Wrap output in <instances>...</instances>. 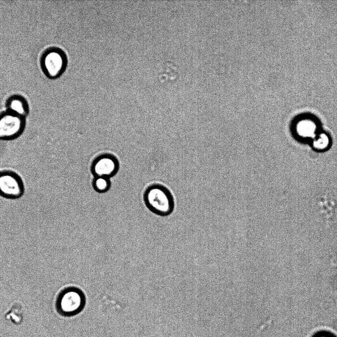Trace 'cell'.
<instances>
[{
    "mask_svg": "<svg viewBox=\"0 0 337 337\" xmlns=\"http://www.w3.org/2000/svg\"><path fill=\"white\" fill-rule=\"evenodd\" d=\"M7 111L19 116L26 117L29 113V106L26 101L19 96H13L6 103Z\"/></svg>",
    "mask_w": 337,
    "mask_h": 337,
    "instance_id": "obj_8",
    "label": "cell"
},
{
    "mask_svg": "<svg viewBox=\"0 0 337 337\" xmlns=\"http://www.w3.org/2000/svg\"><path fill=\"white\" fill-rule=\"evenodd\" d=\"M313 148L318 151L326 150L329 146L330 139L329 135L324 132H319L311 141Z\"/></svg>",
    "mask_w": 337,
    "mask_h": 337,
    "instance_id": "obj_11",
    "label": "cell"
},
{
    "mask_svg": "<svg viewBox=\"0 0 337 337\" xmlns=\"http://www.w3.org/2000/svg\"><path fill=\"white\" fill-rule=\"evenodd\" d=\"M295 122V133L303 140L312 141L319 132L317 120L310 114H304L298 116Z\"/></svg>",
    "mask_w": 337,
    "mask_h": 337,
    "instance_id": "obj_7",
    "label": "cell"
},
{
    "mask_svg": "<svg viewBox=\"0 0 337 337\" xmlns=\"http://www.w3.org/2000/svg\"><path fill=\"white\" fill-rule=\"evenodd\" d=\"M92 185L95 191L100 193L107 192L111 187L110 178L104 177H94Z\"/></svg>",
    "mask_w": 337,
    "mask_h": 337,
    "instance_id": "obj_10",
    "label": "cell"
},
{
    "mask_svg": "<svg viewBox=\"0 0 337 337\" xmlns=\"http://www.w3.org/2000/svg\"><path fill=\"white\" fill-rule=\"evenodd\" d=\"M143 200L150 211L160 216H168L174 210L175 202L171 192L160 184L148 186L143 193Z\"/></svg>",
    "mask_w": 337,
    "mask_h": 337,
    "instance_id": "obj_1",
    "label": "cell"
},
{
    "mask_svg": "<svg viewBox=\"0 0 337 337\" xmlns=\"http://www.w3.org/2000/svg\"><path fill=\"white\" fill-rule=\"evenodd\" d=\"M26 125V118L8 111L0 113V140L17 139L23 133Z\"/></svg>",
    "mask_w": 337,
    "mask_h": 337,
    "instance_id": "obj_3",
    "label": "cell"
},
{
    "mask_svg": "<svg viewBox=\"0 0 337 337\" xmlns=\"http://www.w3.org/2000/svg\"><path fill=\"white\" fill-rule=\"evenodd\" d=\"M6 320L13 324L19 325L23 320V310L22 305L19 303H14L5 315Z\"/></svg>",
    "mask_w": 337,
    "mask_h": 337,
    "instance_id": "obj_9",
    "label": "cell"
},
{
    "mask_svg": "<svg viewBox=\"0 0 337 337\" xmlns=\"http://www.w3.org/2000/svg\"><path fill=\"white\" fill-rule=\"evenodd\" d=\"M67 63L65 54L56 48H50L45 51L41 60L44 73L50 78H56L60 75L65 71Z\"/></svg>",
    "mask_w": 337,
    "mask_h": 337,
    "instance_id": "obj_5",
    "label": "cell"
},
{
    "mask_svg": "<svg viewBox=\"0 0 337 337\" xmlns=\"http://www.w3.org/2000/svg\"><path fill=\"white\" fill-rule=\"evenodd\" d=\"M312 337H336L333 334L326 331H321L316 333Z\"/></svg>",
    "mask_w": 337,
    "mask_h": 337,
    "instance_id": "obj_12",
    "label": "cell"
},
{
    "mask_svg": "<svg viewBox=\"0 0 337 337\" xmlns=\"http://www.w3.org/2000/svg\"><path fill=\"white\" fill-rule=\"evenodd\" d=\"M120 163L117 157L110 153L97 155L92 161L90 172L94 177L108 178L115 176L119 171Z\"/></svg>",
    "mask_w": 337,
    "mask_h": 337,
    "instance_id": "obj_6",
    "label": "cell"
},
{
    "mask_svg": "<svg viewBox=\"0 0 337 337\" xmlns=\"http://www.w3.org/2000/svg\"><path fill=\"white\" fill-rule=\"evenodd\" d=\"M85 302V296L82 290L75 286H69L64 288L58 294L55 307L61 315L71 317L83 310Z\"/></svg>",
    "mask_w": 337,
    "mask_h": 337,
    "instance_id": "obj_2",
    "label": "cell"
},
{
    "mask_svg": "<svg viewBox=\"0 0 337 337\" xmlns=\"http://www.w3.org/2000/svg\"><path fill=\"white\" fill-rule=\"evenodd\" d=\"M25 187L21 177L11 170L0 171V196L7 199H16L22 197Z\"/></svg>",
    "mask_w": 337,
    "mask_h": 337,
    "instance_id": "obj_4",
    "label": "cell"
}]
</instances>
